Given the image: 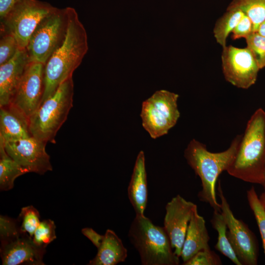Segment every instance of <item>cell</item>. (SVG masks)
Wrapping results in <instances>:
<instances>
[{"label": "cell", "instance_id": "obj_1", "mask_svg": "<svg viewBox=\"0 0 265 265\" xmlns=\"http://www.w3.org/2000/svg\"><path fill=\"white\" fill-rule=\"evenodd\" d=\"M67 8L65 38L45 64V86L41 103L51 96L63 81L72 77L88 49L86 32L77 11L73 7Z\"/></svg>", "mask_w": 265, "mask_h": 265}, {"label": "cell", "instance_id": "obj_2", "mask_svg": "<svg viewBox=\"0 0 265 265\" xmlns=\"http://www.w3.org/2000/svg\"><path fill=\"white\" fill-rule=\"evenodd\" d=\"M242 135H237L230 147L219 153L209 152L205 144L191 140L184 152V157L201 181L202 190L198 196L201 201L208 203L214 211L221 212V205L217 201L216 185L217 178L227 171L237 153Z\"/></svg>", "mask_w": 265, "mask_h": 265}, {"label": "cell", "instance_id": "obj_3", "mask_svg": "<svg viewBox=\"0 0 265 265\" xmlns=\"http://www.w3.org/2000/svg\"><path fill=\"white\" fill-rule=\"evenodd\" d=\"M265 165V111L258 108L249 120L227 172L244 182L263 185Z\"/></svg>", "mask_w": 265, "mask_h": 265}, {"label": "cell", "instance_id": "obj_4", "mask_svg": "<svg viewBox=\"0 0 265 265\" xmlns=\"http://www.w3.org/2000/svg\"><path fill=\"white\" fill-rule=\"evenodd\" d=\"M128 238L138 252L142 265L179 264L180 257L175 253L164 228L155 225L144 215L135 216Z\"/></svg>", "mask_w": 265, "mask_h": 265}, {"label": "cell", "instance_id": "obj_5", "mask_svg": "<svg viewBox=\"0 0 265 265\" xmlns=\"http://www.w3.org/2000/svg\"><path fill=\"white\" fill-rule=\"evenodd\" d=\"M72 77L63 81L55 92L43 102L29 119L31 135L45 142H53L73 106Z\"/></svg>", "mask_w": 265, "mask_h": 265}, {"label": "cell", "instance_id": "obj_6", "mask_svg": "<svg viewBox=\"0 0 265 265\" xmlns=\"http://www.w3.org/2000/svg\"><path fill=\"white\" fill-rule=\"evenodd\" d=\"M67 25V7H55L45 17L32 34L26 47L30 61L45 65L63 43Z\"/></svg>", "mask_w": 265, "mask_h": 265}, {"label": "cell", "instance_id": "obj_7", "mask_svg": "<svg viewBox=\"0 0 265 265\" xmlns=\"http://www.w3.org/2000/svg\"><path fill=\"white\" fill-rule=\"evenodd\" d=\"M55 8L46 2L22 0L0 20V33L11 34L20 49H25L37 26Z\"/></svg>", "mask_w": 265, "mask_h": 265}, {"label": "cell", "instance_id": "obj_8", "mask_svg": "<svg viewBox=\"0 0 265 265\" xmlns=\"http://www.w3.org/2000/svg\"><path fill=\"white\" fill-rule=\"evenodd\" d=\"M179 95L165 90L155 92L142 104V126L154 139L167 134L180 116L177 106Z\"/></svg>", "mask_w": 265, "mask_h": 265}, {"label": "cell", "instance_id": "obj_9", "mask_svg": "<svg viewBox=\"0 0 265 265\" xmlns=\"http://www.w3.org/2000/svg\"><path fill=\"white\" fill-rule=\"evenodd\" d=\"M217 194L221 203V211L227 225V236L241 265H256L258 251L254 235L247 226L236 218L230 209L219 181Z\"/></svg>", "mask_w": 265, "mask_h": 265}, {"label": "cell", "instance_id": "obj_10", "mask_svg": "<svg viewBox=\"0 0 265 265\" xmlns=\"http://www.w3.org/2000/svg\"><path fill=\"white\" fill-rule=\"evenodd\" d=\"M223 73L227 81L242 89H248L256 81L260 70L250 51L232 45L223 48Z\"/></svg>", "mask_w": 265, "mask_h": 265}, {"label": "cell", "instance_id": "obj_11", "mask_svg": "<svg viewBox=\"0 0 265 265\" xmlns=\"http://www.w3.org/2000/svg\"><path fill=\"white\" fill-rule=\"evenodd\" d=\"M44 66L39 62L29 63L9 105L28 120L42 102L45 86Z\"/></svg>", "mask_w": 265, "mask_h": 265}, {"label": "cell", "instance_id": "obj_12", "mask_svg": "<svg viewBox=\"0 0 265 265\" xmlns=\"http://www.w3.org/2000/svg\"><path fill=\"white\" fill-rule=\"evenodd\" d=\"M46 143L31 136L4 144V149L11 158L29 172L43 174L53 169Z\"/></svg>", "mask_w": 265, "mask_h": 265}, {"label": "cell", "instance_id": "obj_13", "mask_svg": "<svg viewBox=\"0 0 265 265\" xmlns=\"http://www.w3.org/2000/svg\"><path fill=\"white\" fill-rule=\"evenodd\" d=\"M197 206L180 195L173 197L165 207L164 227L175 253L181 257L189 222Z\"/></svg>", "mask_w": 265, "mask_h": 265}, {"label": "cell", "instance_id": "obj_14", "mask_svg": "<svg viewBox=\"0 0 265 265\" xmlns=\"http://www.w3.org/2000/svg\"><path fill=\"white\" fill-rule=\"evenodd\" d=\"M45 249L34 244L32 238L20 232L16 236L1 240L0 255L3 265H44Z\"/></svg>", "mask_w": 265, "mask_h": 265}, {"label": "cell", "instance_id": "obj_15", "mask_svg": "<svg viewBox=\"0 0 265 265\" xmlns=\"http://www.w3.org/2000/svg\"><path fill=\"white\" fill-rule=\"evenodd\" d=\"M30 62L26 48L20 49L14 56L0 65V106H8L27 66Z\"/></svg>", "mask_w": 265, "mask_h": 265}, {"label": "cell", "instance_id": "obj_16", "mask_svg": "<svg viewBox=\"0 0 265 265\" xmlns=\"http://www.w3.org/2000/svg\"><path fill=\"white\" fill-rule=\"evenodd\" d=\"M31 136L29 120L26 117L10 105L0 107V144Z\"/></svg>", "mask_w": 265, "mask_h": 265}, {"label": "cell", "instance_id": "obj_17", "mask_svg": "<svg viewBox=\"0 0 265 265\" xmlns=\"http://www.w3.org/2000/svg\"><path fill=\"white\" fill-rule=\"evenodd\" d=\"M128 195L136 215H144L148 200L147 174L143 151L138 153L128 187Z\"/></svg>", "mask_w": 265, "mask_h": 265}, {"label": "cell", "instance_id": "obj_18", "mask_svg": "<svg viewBox=\"0 0 265 265\" xmlns=\"http://www.w3.org/2000/svg\"><path fill=\"white\" fill-rule=\"evenodd\" d=\"M210 237L203 217L195 210L189 222L181 257L183 263L186 262L199 251L210 248Z\"/></svg>", "mask_w": 265, "mask_h": 265}, {"label": "cell", "instance_id": "obj_19", "mask_svg": "<svg viewBox=\"0 0 265 265\" xmlns=\"http://www.w3.org/2000/svg\"><path fill=\"white\" fill-rule=\"evenodd\" d=\"M127 257V250L121 239L112 230L107 229L98 252L89 265H115L124 262Z\"/></svg>", "mask_w": 265, "mask_h": 265}, {"label": "cell", "instance_id": "obj_20", "mask_svg": "<svg viewBox=\"0 0 265 265\" xmlns=\"http://www.w3.org/2000/svg\"><path fill=\"white\" fill-rule=\"evenodd\" d=\"M28 172L6 153L0 145V188L8 190L14 186L15 180Z\"/></svg>", "mask_w": 265, "mask_h": 265}, {"label": "cell", "instance_id": "obj_21", "mask_svg": "<svg viewBox=\"0 0 265 265\" xmlns=\"http://www.w3.org/2000/svg\"><path fill=\"white\" fill-rule=\"evenodd\" d=\"M212 227L218 233L215 248L236 265H241L227 236V225L221 212L214 211L211 220Z\"/></svg>", "mask_w": 265, "mask_h": 265}, {"label": "cell", "instance_id": "obj_22", "mask_svg": "<svg viewBox=\"0 0 265 265\" xmlns=\"http://www.w3.org/2000/svg\"><path fill=\"white\" fill-rule=\"evenodd\" d=\"M244 15V12L240 9L228 7L226 12L216 22L213 30V35L217 43L222 48L227 46L226 41L229 35L232 32Z\"/></svg>", "mask_w": 265, "mask_h": 265}, {"label": "cell", "instance_id": "obj_23", "mask_svg": "<svg viewBox=\"0 0 265 265\" xmlns=\"http://www.w3.org/2000/svg\"><path fill=\"white\" fill-rule=\"evenodd\" d=\"M228 7L240 9L251 20L253 32H257L265 19V0H233Z\"/></svg>", "mask_w": 265, "mask_h": 265}, {"label": "cell", "instance_id": "obj_24", "mask_svg": "<svg viewBox=\"0 0 265 265\" xmlns=\"http://www.w3.org/2000/svg\"><path fill=\"white\" fill-rule=\"evenodd\" d=\"M247 198L260 230L265 256V206L258 197L253 186L247 191Z\"/></svg>", "mask_w": 265, "mask_h": 265}, {"label": "cell", "instance_id": "obj_25", "mask_svg": "<svg viewBox=\"0 0 265 265\" xmlns=\"http://www.w3.org/2000/svg\"><path fill=\"white\" fill-rule=\"evenodd\" d=\"M19 218L21 221L20 231L32 238L33 234L39 226L40 214L38 210L32 206L22 208Z\"/></svg>", "mask_w": 265, "mask_h": 265}, {"label": "cell", "instance_id": "obj_26", "mask_svg": "<svg viewBox=\"0 0 265 265\" xmlns=\"http://www.w3.org/2000/svg\"><path fill=\"white\" fill-rule=\"evenodd\" d=\"M55 230L53 221L45 219L41 221L33 234V242L39 247L46 249L47 246L56 238Z\"/></svg>", "mask_w": 265, "mask_h": 265}, {"label": "cell", "instance_id": "obj_27", "mask_svg": "<svg viewBox=\"0 0 265 265\" xmlns=\"http://www.w3.org/2000/svg\"><path fill=\"white\" fill-rule=\"evenodd\" d=\"M247 48L250 51L260 69L265 67V37L257 32H252L246 38Z\"/></svg>", "mask_w": 265, "mask_h": 265}, {"label": "cell", "instance_id": "obj_28", "mask_svg": "<svg viewBox=\"0 0 265 265\" xmlns=\"http://www.w3.org/2000/svg\"><path fill=\"white\" fill-rule=\"evenodd\" d=\"M19 49L17 41L13 35L0 33V65L12 59Z\"/></svg>", "mask_w": 265, "mask_h": 265}, {"label": "cell", "instance_id": "obj_29", "mask_svg": "<svg viewBox=\"0 0 265 265\" xmlns=\"http://www.w3.org/2000/svg\"><path fill=\"white\" fill-rule=\"evenodd\" d=\"M183 265H220L222 262L219 256L209 248L199 251Z\"/></svg>", "mask_w": 265, "mask_h": 265}, {"label": "cell", "instance_id": "obj_30", "mask_svg": "<svg viewBox=\"0 0 265 265\" xmlns=\"http://www.w3.org/2000/svg\"><path fill=\"white\" fill-rule=\"evenodd\" d=\"M20 232L16 221L7 216L0 215V240H4L10 238Z\"/></svg>", "mask_w": 265, "mask_h": 265}, {"label": "cell", "instance_id": "obj_31", "mask_svg": "<svg viewBox=\"0 0 265 265\" xmlns=\"http://www.w3.org/2000/svg\"><path fill=\"white\" fill-rule=\"evenodd\" d=\"M253 24L250 19L244 14L232 31V38L234 40L241 38H246L252 32Z\"/></svg>", "mask_w": 265, "mask_h": 265}, {"label": "cell", "instance_id": "obj_32", "mask_svg": "<svg viewBox=\"0 0 265 265\" xmlns=\"http://www.w3.org/2000/svg\"><path fill=\"white\" fill-rule=\"evenodd\" d=\"M81 233L87 237L92 243L98 248L104 238V235H101L97 233L91 228H84L81 230Z\"/></svg>", "mask_w": 265, "mask_h": 265}, {"label": "cell", "instance_id": "obj_33", "mask_svg": "<svg viewBox=\"0 0 265 265\" xmlns=\"http://www.w3.org/2000/svg\"><path fill=\"white\" fill-rule=\"evenodd\" d=\"M22 0H0V19L2 20L6 15Z\"/></svg>", "mask_w": 265, "mask_h": 265}, {"label": "cell", "instance_id": "obj_34", "mask_svg": "<svg viewBox=\"0 0 265 265\" xmlns=\"http://www.w3.org/2000/svg\"><path fill=\"white\" fill-rule=\"evenodd\" d=\"M257 32L260 35L265 37V19L259 25Z\"/></svg>", "mask_w": 265, "mask_h": 265}, {"label": "cell", "instance_id": "obj_35", "mask_svg": "<svg viewBox=\"0 0 265 265\" xmlns=\"http://www.w3.org/2000/svg\"><path fill=\"white\" fill-rule=\"evenodd\" d=\"M265 191L264 192L262 193V195L260 196V200L262 202V203L264 204V205L265 206Z\"/></svg>", "mask_w": 265, "mask_h": 265}, {"label": "cell", "instance_id": "obj_36", "mask_svg": "<svg viewBox=\"0 0 265 265\" xmlns=\"http://www.w3.org/2000/svg\"><path fill=\"white\" fill-rule=\"evenodd\" d=\"M263 186H265V170H264V183Z\"/></svg>", "mask_w": 265, "mask_h": 265}]
</instances>
